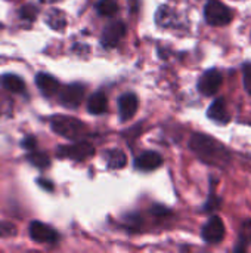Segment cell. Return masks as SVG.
<instances>
[{"mask_svg":"<svg viewBox=\"0 0 251 253\" xmlns=\"http://www.w3.org/2000/svg\"><path fill=\"white\" fill-rule=\"evenodd\" d=\"M189 147L204 163H209L213 166H223L229 163L231 160L228 150L220 142L203 133L192 135L189 141Z\"/></svg>","mask_w":251,"mask_h":253,"instance_id":"obj_1","label":"cell"},{"mask_svg":"<svg viewBox=\"0 0 251 253\" xmlns=\"http://www.w3.org/2000/svg\"><path fill=\"white\" fill-rule=\"evenodd\" d=\"M50 126L52 130L56 132L61 136L70 138V139H77L78 136L84 135L87 127L86 125L74 117H68V116H56L50 120Z\"/></svg>","mask_w":251,"mask_h":253,"instance_id":"obj_2","label":"cell"},{"mask_svg":"<svg viewBox=\"0 0 251 253\" xmlns=\"http://www.w3.org/2000/svg\"><path fill=\"white\" fill-rule=\"evenodd\" d=\"M206 21L213 27H223L232 21L231 9L220 1H210L204 9Z\"/></svg>","mask_w":251,"mask_h":253,"instance_id":"obj_3","label":"cell"},{"mask_svg":"<svg viewBox=\"0 0 251 253\" xmlns=\"http://www.w3.org/2000/svg\"><path fill=\"white\" fill-rule=\"evenodd\" d=\"M58 157L71 159L75 162H84L95 154V148L89 142H75L72 145H62L56 151Z\"/></svg>","mask_w":251,"mask_h":253,"instance_id":"obj_4","label":"cell"},{"mask_svg":"<svg viewBox=\"0 0 251 253\" xmlns=\"http://www.w3.org/2000/svg\"><path fill=\"white\" fill-rule=\"evenodd\" d=\"M84 93H86V87L81 83H72L65 86L61 92H59V101L62 105L68 107V108H75L78 107L83 99H84Z\"/></svg>","mask_w":251,"mask_h":253,"instance_id":"obj_5","label":"cell"},{"mask_svg":"<svg viewBox=\"0 0 251 253\" xmlns=\"http://www.w3.org/2000/svg\"><path fill=\"white\" fill-rule=\"evenodd\" d=\"M201 236L206 243L209 245H217L225 239V224L219 216H213L209 219V222L203 227Z\"/></svg>","mask_w":251,"mask_h":253,"instance_id":"obj_6","label":"cell"},{"mask_svg":"<svg viewBox=\"0 0 251 253\" xmlns=\"http://www.w3.org/2000/svg\"><path fill=\"white\" fill-rule=\"evenodd\" d=\"M124 34H126V24L123 21H114L108 24L102 33V39H101L102 46L108 49L115 47L120 43V40L124 37Z\"/></svg>","mask_w":251,"mask_h":253,"instance_id":"obj_7","label":"cell"},{"mask_svg":"<svg viewBox=\"0 0 251 253\" xmlns=\"http://www.w3.org/2000/svg\"><path fill=\"white\" fill-rule=\"evenodd\" d=\"M222 74L216 70V68H212L209 71H206L200 80H198V90L206 95V96H210V95H215L220 84H222Z\"/></svg>","mask_w":251,"mask_h":253,"instance_id":"obj_8","label":"cell"},{"mask_svg":"<svg viewBox=\"0 0 251 253\" xmlns=\"http://www.w3.org/2000/svg\"><path fill=\"white\" fill-rule=\"evenodd\" d=\"M30 236L37 243H56V240H58V233L52 227H49L43 222H37V221L31 222Z\"/></svg>","mask_w":251,"mask_h":253,"instance_id":"obj_9","label":"cell"},{"mask_svg":"<svg viewBox=\"0 0 251 253\" xmlns=\"http://www.w3.org/2000/svg\"><path fill=\"white\" fill-rule=\"evenodd\" d=\"M138 96L135 93H124L118 98V114L123 122H127L133 119V116L138 111Z\"/></svg>","mask_w":251,"mask_h":253,"instance_id":"obj_10","label":"cell"},{"mask_svg":"<svg viewBox=\"0 0 251 253\" xmlns=\"http://www.w3.org/2000/svg\"><path fill=\"white\" fill-rule=\"evenodd\" d=\"M161 165H163V157L158 153H155V151H145L135 162L136 169L145 170V172L154 170V169L160 168Z\"/></svg>","mask_w":251,"mask_h":253,"instance_id":"obj_11","label":"cell"},{"mask_svg":"<svg viewBox=\"0 0 251 253\" xmlns=\"http://www.w3.org/2000/svg\"><path fill=\"white\" fill-rule=\"evenodd\" d=\"M36 84L44 96H52V95L58 93L59 87H61L59 82L53 76L46 74V73H38L36 76Z\"/></svg>","mask_w":251,"mask_h":253,"instance_id":"obj_12","label":"cell"},{"mask_svg":"<svg viewBox=\"0 0 251 253\" xmlns=\"http://www.w3.org/2000/svg\"><path fill=\"white\" fill-rule=\"evenodd\" d=\"M207 116H209L212 120L217 122V123H222V125L228 123L231 117H229V113H228V107H226L225 99H223V98L216 99V101L210 105V108H209V111H207Z\"/></svg>","mask_w":251,"mask_h":253,"instance_id":"obj_13","label":"cell"},{"mask_svg":"<svg viewBox=\"0 0 251 253\" xmlns=\"http://www.w3.org/2000/svg\"><path fill=\"white\" fill-rule=\"evenodd\" d=\"M108 108V99L104 92H96L87 99V111L90 114H102Z\"/></svg>","mask_w":251,"mask_h":253,"instance_id":"obj_14","label":"cell"},{"mask_svg":"<svg viewBox=\"0 0 251 253\" xmlns=\"http://www.w3.org/2000/svg\"><path fill=\"white\" fill-rule=\"evenodd\" d=\"M0 84H1V87H4L9 92H13V93H21V92L25 90L24 80L16 74H4V76H1Z\"/></svg>","mask_w":251,"mask_h":253,"instance_id":"obj_15","label":"cell"},{"mask_svg":"<svg viewBox=\"0 0 251 253\" xmlns=\"http://www.w3.org/2000/svg\"><path fill=\"white\" fill-rule=\"evenodd\" d=\"M46 22L50 28L59 31V30H64L67 27V18H65V13L58 10V9H50L47 13H46Z\"/></svg>","mask_w":251,"mask_h":253,"instance_id":"obj_16","label":"cell"},{"mask_svg":"<svg viewBox=\"0 0 251 253\" xmlns=\"http://www.w3.org/2000/svg\"><path fill=\"white\" fill-rule=\"evenodd\" d=\"M107 165L109 169H121L127 165V157L121 150H109L107 153Z\"/></svg>","mask_w":251,"mask_h":253,"instance_id":"obj_17","label":"cell"},{"mask_svg":"<svg viewBox=\"0 0 251 253\" xmlns=\"http://www.w3.org/2000/svg\"><path fill=\"white\" fill-rule=\"evenodd\" d=\"M96 10L102 16H112L118 12V4L115 0H99L96 3Z\"/></svg>","mask_w":251,"mask_h":253,"instance_id":"obj_18","label":"cell"},{"mask_svg":"<svg viewBox=\"0 0 251 253\" xmlns=\"http://www.w3.org/2000/svg\"><path fill=\"white\" fill-rule=\"evenodd\" d=\"M28 162L38 169H46L47 166H50V160L44 153H31L28 156Z\"/></svg>","mask_w":251,"mask_h":253,"instance_id":"obj_19","label":"cell"},{"mask_svg":"<svg viewBox=\"0 0 251 253\" xmlns=\"http://www.w3.org/2000/svg\"><path fill=\"white\" fill-rule=\"evenodd\" d=\"M37 7L36 6H33V4H25L22 9H21V16L22 18H25V19H30V21H33L36 16H37Z\"/></svg>","mask_w":251,"mask_h":253,"instance_id":"obj_20","label":"cell"},{"mask_svg":"<svg viewBox=\"0 0 251 253\" xmlns=\"http://www.w3.org/2000/svg\"><path fill=\"white\" fill-rule=\"evenodd\" d=\"M243 74H244V77H243L244 87H246V90L251 95V62L246 64V65L243 67Z\"/></svg>","mask_w":251,"mask_h":253,"instance_id":"obj_21","label":"cell"},{"mask_svg":"<svg viewBox=\"0 0 251 253\" xmlns=\"http://www.w3.org/2000/svg\"><path fill=\"white\" fill-rule=\"evenodd\" d=\"M37 184H38L40 187H43L44 190H50V191L53 190V185L50 184V181H46V179H41V178H40V179H37Z\"/></svg>","mask_w":251,"mask_h":253,"instance_id":"obj_22","label":"cell"},{"mask_svg":"<svg viewBox=\"0 0 251 253\" xmlns=\"http://www.w3.org/2000/svg\"><path fill=\"white\" fill-rule=\"evenodd\" d=\"M24 148H28V150H33L36 147V139L34 138H27L24 142H22Z\"/></svg>","mask_w":251,"mask_h":253,"instance_id":"obj_23","label":"cell"},{"mask_svg":"<svg viewBox=\"0 0 251 253\" xmlns=\"http://www.w3.org/2000/svg\"><path fill=\"white\" fill-rule=\"evenodd\" d=\"M43 1H47V3H56V1H61V0H43Z\"/></svg>","mask_w":251,"mask_h":253,"instance_id":"obj_24","label":"cell"}]
</instances>
